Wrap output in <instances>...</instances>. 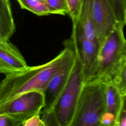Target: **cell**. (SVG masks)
<instances>
[{
	"label": "cell",
	"mask_w": 126,
	"mask_h": 126,
	"mask_svg": "<svg viewBox=\"0 0 126 126\" xmlns=\"http://www.w3.org/2000/svg\"><path fill=\"white\" fill-rule=\"evenodd\" d=\"M63 44L64 49L47 63L5 75L0 84V106L29 92H44L53 76L75 50V44L71 37L64 41Z\"/></svg>",
	"instance_id": "obj_1"
},
{
	"label": "cell",
	"mask_w": 126,
	"mask_h": 126,
	"mask_svg": "<svg viewBox=\"0 0 126 126\" xmlns=\"http://www.w3.org/2000/svg\"><path fill=\"white\" fill-rule=\"evenodd\" d=\"M124 27L118 24L100 46L95 72L91 80L107 84L112 82L119 74L126 62V39Z\"/></svg>",
	"instance_id": "obj_2"
},
{
	"label": "cell",
	"mask_w": 126,
	"mask_h": 126,
	"mask_svg": "<svg viewBox=\"0 0 126 126\" xmlns=\"http://www.w3.org/2000/svg\"><path fill=\"white\" fill-rule=\"evenodd\" d=\"M85 83L82 65L77 52L72 72L63 92L51 113L42 119L46 126H71Z\"/></svg>",
	"instance_id": "obj_3"
},
{
	"label": "cell",
	"mask_w": 126,
	"mask_h": 126,
	"mask_svg": "<svg viewBox=\"0 0 126 126\" xmlns=\"http://www.w3.org/2000/svg\"><path fill=\"white\" fill-rule=\"evenodd\" d=\"M106 85L95 80L85 83L71 126H100L106 110Z\"/></svg>",
	"instance_id": "obj_4"
},
{
	"label": "cell",
	"mask_w": 126,
	"mask_h": 126,
	"mask_svg": "<svg viewBox=\"0 0 126 126\" xmlns=\"http://www.w3.org/2000/svg\"><path fill=\"white\" fill-rule=\"evenodd\" d=\"M44 105V93L31 91L0 106V114L8 116L14 122L15 126H21L28 119L40 114Z\"/></svg>",
	"instance_id": "obj_5"
},
{
	"label": "cell",
	"mask_w": 126,
	"mask_h": 126,
	"mask_svg": "<svg viewBox=\"0 0 126 126\" xmlns=\"http://www.w3.org/2000/svg\"><path fill=\"white\" fill-rule=\"evenodd\" d=\"M76 46V45H75ZM77 54L76 47L61 68L53 76L44 91L45 105L40 112L42 119L50 115L69 79Z\"/></svg>",
	"instance_id": "obj_6"
},
{
	"label": "cell",
	"mask_w": 126,
	"mask_h": 126,
	"mask_svg": "<svg viewBox=\"0 0 126 126\" xmlns=\"http://www.w3.org/2000/svg\"><path fill=\"white\" fill-rule=\"evenodd\" d=\"M91 9L96 37L100 47L117 27L118 21L109 0H91Z\"/></svg>",
	"instance_id": "obj_7"
},
{
	"label": "cell",
	"mask_w": 126,
	"mask_h": 126,
	"mask_svg": "<svg viewBox=\"0 0 126 126\" xmlns=\"http://www.w3.org/2000/svg\"><path fill=\"white\" fill-rule=\"evenodd\" d=\"M71 37L75 44L81 62L86 82L91 80L94 75L100 45L98 42L86 37L75 24H73Z\"/></svg>",
	"instance_id": "obj_8"
},
{
	"label": "cell",
	"mask_w": 126,
	"mask_h": 126,
	"mask_svg": "<svg viewBox=\"0 0 126 126\" xmlns=\"http://www.w3.org/2000/svg\"><path fill=\"white\" fill-rule=\"evenodd\" d=\"M29 66L18 48L9 40L0 41V72L5 75L21 72Z\"/></svg>",
	"instance_id": "obj_9"
},
{
	"label": "cell",
	"mask_w": 126,
	"mask_h": 126,
	"mask_svg": "<svg viewBox=\"0 0 126 126\" xmlns=\"http://www.w3.org/2000/svg\"><path fill=\"white\" fill-rule=\"evenodd\" d=\"M15 30L10 0H0V41L9 40Z\"/></svg>",
	"instance_id": "obj_10"
},
{
	"label": "cell",
	"mask_w": 126,
	"mask_h": 126,
	"mask_svg": "<svg viewBox=\"0 0 126 126\" xmlns=\"http://www.w3.org/2000/svg\"><path fill=\"white\" fill-rule=\"evenodd\" d=\"M106 112L113 115L116 119L122 102V95L113 82L106 84L105 90Z\"/></svg>",
	"instance_id": "obj_11"
},
{
	"label": "cell",
	"mask_w": 126,
	"mask_h": 126,
	"mask_svg": "<svg viewBox=\"0 0 126 126\" xmlns=\"http://www.w3.org/2000/svg\"><path fill=\"white\" fill-rule=\"evenodd\" d=\"M22 9L28 10L38 16L50 14L45 0H16Z\"/></svg>",
	"instance_id": "obj_12"
},
{
	"label": "cell",
	"mask_w": 126,
	"mask_h": 126,
	"mask_svg": "<svg viewBox=\"0 0 126 126\" xmlns=\"http://www.w3.org/2000/svg\"><path fill=\"white\" fill-rule=\"evenodd\" d=\"M115 11L118 24L126 25V0H109Z\"/></svg>",
	"instance_id": "obj_13"
},
{
	"label": "cell",
	"mask_w": 126,
	"mask_h": 126,
	"mask_svg": "<svg viewBox=\"0 0 126 126\" xmlns=\"http://www.w3.org/2000/svg\"><path fill=\"white\" fill-rule=\"evenodd\" d=\"M50 14H68L66 0H45Z\"/></svg>",
	"instance_id": "obj_14"
},
{
	"label": "cell",
	"mask_w": 126,
	"mask_h": 126,
	"mask_svg": "<svg viewBox=\"0 0 126 126\" xmlns=\"http://www.w3.org/2000/svg\"><path fill=\"white\" fill-rule=\"evenodd\" d=\"M84 0H66L68 8V15L71 18L72 23L75 22L80 14Z\"/></svg>",
	"instance_id": "obj_15"
},
{
	"label": "cell",
	"mask_w": 126,
	"mask_h": 126,
	"mask_svg": "<svg viewBox=\"0 0 126 126\" xmlns=\"http://www.w3.org/2000/svg\"><path fill=\"white\" fill-rule=\"evenodd\" d=\"M112 82L118 88L122 96L126 94V62Z\"/></svg>",
	"instance_id": "obj_16"
},
{
	"label": "cell",
	"mask_w": 126,
	"mask_h": 126,
	"mask_svg": "<svg viewBox=\"0 0 126 126\" xmlns=\"http://www.w3.org/2000/svg\"><path fill=\"white\" fill-rule=\"evenodd\" d=\"M116 126H126V94L122 96V104L117 118Z\"/></svg>",
	"instance_id": "obj_17"
},
{
	"label": "cell",
	"mask_w": 126,
	"mask_h": 126,
	"mask_svg": "<svg viewBox=\"0 0 126 126\" xmlns=\"http://www.w3.org/2000/svg\"><path fill=\"white\" fill-rule=\"evenodd\" d=\"M21 126H46V124L41 119L40 115L38 114L25 121Z\"/></svg>",
	"instance_id": "obj_18"
},
{
	"label": "cell",
	"mask_w": 126,
	"mask_h": 126,
	"mask_svg": "<svg viewBox=\"0 0 126 126\" xmlns=\"http://www.w3.org/2000/svg\"><path fill=\"white\" fill-rule=\"evenodd\" d=\"M116 119L114 116L110 113L105 112L100 119V126H116Z\"/></svg>",
	"instance_id": "obj_19"
},
{
	"label": "cell",
	"mask_w": 126,
	"mask_h": 126,
	"mask_svg": "<svg viewBox=\"0 0 126 126\" xmlns=\"http://www.w3.org/2000/svg\"><path fill=\"white\" fill-rule=\"evenodd\" d=\"M0 126H15L13 121L7 115L0 114Z\"/></svg>",
	"instance_id": "obj_20"
}]
</instances>
